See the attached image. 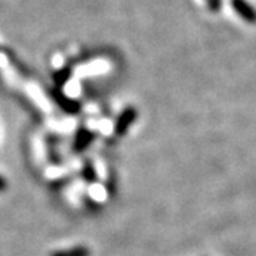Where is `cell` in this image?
I'll return each instance as SVG.
<instances>
[{"label": "cell", "mask_w": 256, "mask_h": 256, "mask_svg": "<svg viewBox=\"0 0 256 256\" xmlns=\"http://www.w3.org/2000/svg\"><path fill=\"white\" fill-rule=\"evenodd\" d=\"M50 256H90V249L86 246H76L66 250H57Z\"/></svg>", "instance_id": "3957f363"}, {"label": "cell", "mask_w": 256, "mask_h": 256, "mask_svg": "<svg viewBox=\"0 0 256 256\" xmlns=\"http://www.w3.org/2000/svg\"><path fill=\"white\" fill-rule=\"evenodd\" d=\"M94 140V134L86 131V130H82L77 132V137H76V141H74L73 150L76 152H82L84 151L87 146L92 144V141Z\"/></svg>", "instance_id": "6da1fadb"}, {"label": "cell", "mask_w": 256, "mask_h": 256, "mask_svg": "<svg viewBox=\"0 0 256 256\" xmlns=\"http://www.w3.org/2000/svg\"><path fill=\"white\" fill-rule=\"evenodd\" d=\"M82 176H84V178H86V181H88V182L96 181V172H94V168H92V165L90 164V162H87V164L84 165Z\"/></svg>", "instance_id": "277c9868"}, {"label": "cell", "mask_w": 256, "mask_h": 256, "mask_svg": "<svg viewBox=\"0 0 256 256\" xmlns=\"http://www.w3.org/2000/svg\"><path fill=\"white\" fill-rule=\"evenodd\" d=\"M8 188V184H6V181L0 176V191H3V190H6Z\"/></svg>", "instance_id": "5b68a950"}, {"label": "cell", "mask_w": 256, "mask_h": 256, "mask_svg": "<svg viewBox=\"0 0 256 256\" xmlns=\"http://www.w3.org/2000/svg\"><path fill=\"white\" fill-rule=\"evenodd\" d=\"M136 117V112L134 110H127L117 121V126H116V132L117 134H124L126 130L128 128V126L132 122V120Z\"/></svg>", "instance_id": "7a4b0ae2"}]
</instances>
